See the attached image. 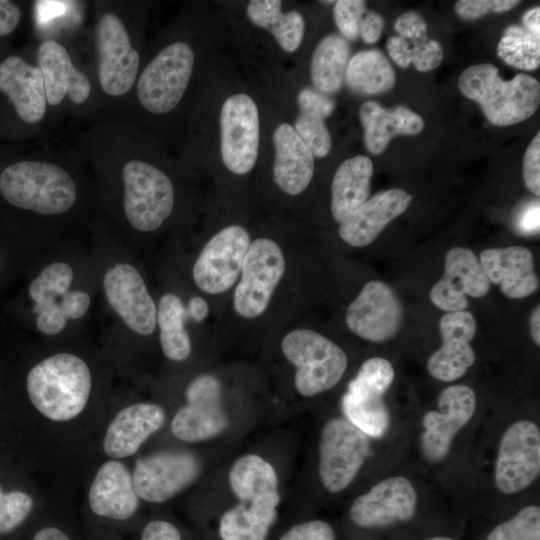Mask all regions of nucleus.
<instances>
[{
  "label": "nucleus",
  "instance_id": "nucleus-1",
  "mask_svg": "<svg viewBox=\"0 0 540 540\" xmlns=\"http://www.w3.org/2000/svg\"><path fill=\"white\" fill-rule=\"evenodd\" d=\"M458 87L467 98L478 103L486 119L496 126H510L532 116L540 103L538 80L517 74L505 81L492 64L469 66L460 75Z\"/></svg>",
  "mask_w": 540,
  "mask_h": 540
},
{
  "label": "nucleus",
  "instance_id": "nucleus-2",
  "mask_svg": "<svg viewBox=\"0 0 540 540\" xmlns=\"http://www.w3.org/2000/svg\"><path fill=\"white\" fill-rule=\"evenodd\" d=\"M91 374L78 356L59 353L35 365L27 375V392L34 407L53 421H67L85 408Z\"/></svg>",
  "mask_w": 540,
  "mask_h": 540
},
{
  "label": "nucleus",
  "instance_id": "nucleus-3",
  "mask_svg": "<svg viewBox=\"0 0 540 540\" xmlns=\"http://www.w3.org/2000/svg\"><path fill=\"white\" fill-rule=\"evenodd\" d=\"M0 193L11 205L43 215L60 214L76 200V185L61 167L39 161H21L0 175Z\"/></svg>",
  "mask_w": 540,
  "mask_h": 540
},
{
  "label": "nucleus",
  "instance_id": "nucleus-4",
  "mask_svg": "<svg viewBox=\"0 0 540 540\" xmlns=\"http://www.w3.org/2000/svg\"><path fill=\"white\" fill-rule=\"evenodd\" d=\"M281 349L288 361L296 366L295 387L303 396H314L332 388L347 368L345 352L310 329H296L286 334Z\"/></svg>",
  "mask_w": 540,
  "mask_h": 540
},
{
  "label": "nucleus",
  "instance_id": "nucleus-5",
  "mask_svg": "<svg viewBox=\"0 0 540 540\" xmlns=\"http://www.w3.org/2000/svg\"><path fill=\"white\" fill-rule=\"evenodd\" d=\"M122 178L129 223L142 232L158 229L174 205V189L168 176L149 163L132 160L124 165Z\"/></svg>",
  "mask_w": 540,
  "mask_h": 540
},
{
  "label": "nucleus",
  "instance_id": "nucleus-6",
  "mask_svg": "<svg viewBox=\"0 0 540 540\" xmlns=\"http://www.w3.org/2000/svg\"><path fill=\"white\" fill-rule=\"evenodd\" d=\"M394 376L393 366L387 359L370 358L361 365L342 398L346 419L367 436L379 438L388 429L390 417L383 395Z\"/></svg>",
  "mask_w": 540,
  "mask_h": 540
},
{
  "label": "nucleus",
  "instance_id": "nucleus-7",
  "mask_svg": "<svg viewBox=\"0 0 540 540\" xmlns=\"http://www.w3.org/2000/svg\"><path fill=\"white\" fill-rule=\"evenodd\" d=\"M194 53L184 42L161 50L146 66L137 84V96L151 113L163 114L177 106L188 86Z\"/></svg>",
  "mask_w": 540,
  "mask_h": 540
},
{
  "label": "nucleus",
  "instance_id": "nucleus-8",
  "mask_svg": "<svg viewBox=\"0 0 540 540\" xmlns=\"http://www.w3.org/2000/svg\"><path fill=\"white\" fill-rule=\"evenodd\" d=\"M370 452L368 436L346 418H333L322 429L319 444V476L331 493L346 489Z\"/></svg>",
  "mask_w": 540,
  "mask_h": 540
},
{
  "label": "nucleus",
  "instance_id": "nucleus-9",
  "mask_svg": "<svg viewBox=\"0 0 540 540\" xmlns=\"http://www.w3.org/2000/svg\"><path fill=\"white\" fill-rule=\"evenodd\" d=\"M284 271L285 258L275 241L257 238L251 242L234 292L235 311L244 318L263 314Z\"/></svg>",
  "mask_w": 540,
  "mask_h": 540
},
{
  "label": "nucleus",
  "instance_id": "nucleus-10",
  "mask_svg": "<svg viewBox=\"0 0 540 540\" xmlns=\"http://www.w3.org/2000/svg\"><path fill=\"white\" fill-rule=\"evenodd\" d=\"M540 472V431L529 420L510 425L504 432L495 461L496 487L504 494L528 488Z\"/></svg>",
  "mask_w": 540,
  "mask_h": 540
},
{
  "label": "nucleus",
  "instance_id": "nucleus-11",
  "mask_svg": "<svg viewBox=\"0 0 540 540\" xmlns=\"http://www.w3.org/2000/svg\"><path fill=\"white\" fill-rule=\"evenodd\" d=\"M221 157L234 174L248 173L259 149V113L254 100L238 93L225 100L220 112Z\"/></svg>",
  "mask_w": 540,
  "mask_h": 540
},
{
  "label": "nucleus",
  "instance_id": "nucleus-12",
  "mask_svg": "<svg viewBox=\"0 0 540 540\" xmlns=\"http://www.w3.org/2000/svg\"><path fill=\"white\" fill-rule=\"evenodd\" d=\"M250 236L239 225L225 227L203 247L193 267V280L208 294L227 291L241 273L250 245Z\"/></svg>",
  "mask_w": 540,
  "mask_h": 540
},
{
  "label": "nucleus",
  "instance_id": "nucleus-13",
  "mask_svg": "<svg viewBox=\"0 0 540 540\" xmlns=\"http://www.w3.org/2000/svg\"><path fill=\"white\" fill-rule=\"evenodd\" d=\"M199 459L188 452L163 451L136 460L132 479L139 498L165 502L195 482Z\"/></svg>",
  "mask_w": 540,
  "mask_h": 540
},
{
  "label": "nucleus",
  "instance_id": "nucleus-14",
  "mask_svg": "<svg viewBox=\"0 0 540 540\" xmlns=\"http://www.w3.org/2000/svg\"><path fill=\"white\" fill-rule=\"evenodd\" d=\"M98 79L110 96L126 94L135 83L140 56L118 16L104 14L97 25Z\"/></svg>",
  "mask_w": 540,
  "mask_h": 540
},
{
  "label": "nucleus",
  "instance_id": "nucleus-15",
  "mask_svg": "<svg viewBox=\"0 0 540 540\" xmlns=\"http://www.w3.org/2000/svg\"><path fill=\"white\" fill-rule=\"evenodd\" d=\"M438 407L439 411H429L422 419L420 447L430 462H439L449 454L455 435L475 412L476 396L469 386L452 385L440 393Z\"/></svg>",
  "mask_w": 540,
  "mask_h": 540
},
{
  "label": "nucleus",
  "instance_id": "nucleus-16",
  "mask_svg": "<svg viewBox=\"0 0 540 540\" xmlns=\"http://www.w3.org/2000/svg\"><path fill=\"white\" fill-rule=\"evenodd\" d=\"M417 492L403 476L386 478L352 503L349 516L358 527L385 528L413 519L417 510Z\"/></svg>",
  "mask_w": 540,
  "mask_h": 540
},
{
  "label": "nucleus",
  "instance_id": "nucleus-17",
  "mask_svg": "<svg viewBox=\"0 0 540 540\" xmlns=\"http://www.w3.org/2000/svg\"><path fill=\"white\" fill-rule=\"evenodd\" d=\"M187 405L174 416L172 433L185 442H200L222 433L228 424L221 404L219 381L211 375L195 378L186 390Z\"/></svg>",
  "mask_w": 540,
  "mask_h": 540
},
{
  "label": "nucleus",
  "instance_id": "nucleus-18",
  "mask_svg": "<svg viewBox=\"0 0 540 540\" xmlns=\"http://www.w3.org/2000/svg\"><path fill=\"white\" fill-rule=\"evenodd\" d=\"M402 306L395 291L380 281L364 285L346 311L348 328L370 342L394 337L402 324Z\"/></svg>",
  "mask_w": 540,
  "mask_h": 540
},
{
  "label": "nucleus",
  "instance_id": "nucleus-19",
  "mask_svg": "<svg viewBox=\"0 0 540 540\" xmlns=\"http://www.w3.org/2000/svg\"><path fill=\"white\" fill-rule=\"evenodd\" d=\"M103 287L108 303L131 330L140 335L153 333L157 309L135 267L116 264L105 273Z\"/></svg>",
  "mask_w": 540,
  "mask_h": 540
},
{
  "label": "nucleus",
  "instance_id": "nucleus-20",
  "mask_svg": "<svg viewBox=\"0 0 540 540\" xmlns=\"http://www.w3.org/2000/svg\"><path fill=\"white\" fill-rule=\"evenodd\" d=\"M490 284L474 252L454 247L446 254L444 275L432 287L430 299L441 310L462 311L469 304L466 295L481 298L488 293Z\"/></svg>",
  "mask_w": 540,
  "mask_h": 540
},
{
  "label": "nucleus",
  "instance_id": "nucleus-21",
  "mask_svg": "<svg viewBox=\"0 0 540 540\" xmlns=\"http://www.w3.org/2000/svg\"><path fill=\"white\" fill-rule=\"evenodd\" d=\"M474 316L466 310L448 312L442 316L439 329L442 338L440 348L427 362L429 374L440 381L451 382L462 377L475 362L470 345L476 333Z\"/></svg>",
  "mask_w": 540,
  "mask_h": 540
},
{
  "label": "nucleus",
  "instance_id": "nucleus-22",
  "mask_svg": "<svg viewBox=\"0 0 540 540\" xmlns=\"http://www.w3.org/2000/svg\"><path fill=\"white\" fill-rule=\"evenodd\" d=\"M412 199V195L398 188L375 194L340 223L341 239L358 248L371 244L388 223L408 208Z\"/></svg>",
  "mask_w": 540,
  "mask_h": 540
},
{
  "label": "nucleus",
  "instance_id": "nucleus-23",
  "mask_svg": "<svg viewBox=\"0 0 540 540\" xmlns=\"http://www.w3.org/2000/svg\"><path fill=\"white\" fill-rule=\"evenodd\" d=\"M91 511L104 518L125 521L139 506L130 471L119 461L105 462L98 470L89 490Z\"/></svg>",
  "mask_w": 540,
  "mask_h": 540
},
{
  "label": "nucleus",
  "instance_id": "nucleus-24",
  "mask_svg": "<svg viewBox=\"0 0 540 540\" xmlns=\"http://www.w3.org/2000/svg\"><path fill=\"white\" fill-rule=\"evenodd\" d=\"M480 263L490 282L512 299L525 298L538 288L534 258L522 246L490 248L480 254Z\"/></svg>",
  "mask_w": 540,
  "mask_h": 540
},
{
  "label": "nucleus",
  "instance_id": "nucleus-25",
  "mask_svg": "<svg viewBox=\"0 0 540 540\" xmlns=\"http://www.w3.org/2000/svg\"><path fill=\"white\" fill-rule=\"evenodd\" d=\"M164 422L165 412L159 405L136 403L125 407L107 428L104 452L115 459L131 456Z\"/></svg>",
  "mask_w": 540,
  "mask_h": 540
},
{
  "label": "nucleus",
  "instance_id": "nucleus-26",
  "mask_svg": "<svg viewBox=\"0 0 540 540\" xmlns=\"http://www.w3.org/2000/svg\"><path fill=\"white\" fill-rule=\"evenodd\" d=\"M46 100L52 106L60 104L68 94L75 104H82L91 92L88 78L72 63L64 46L53 40L40 44L37 51Z\"/></svg>",
  "mask_w": 540,
  "mask_h": 540
},
{
  "label": "nucleus",
  "instance_id": "nucleus-27",
  "mask_svg": "<svg viewBox=\"0 0 540 540\" xmlns=\"http://www.w3.org/2000/svg\"><path fill=\"white\" fill-rule=\"evenodd\" d=\"M0 91L9 97L24 122L34 124L44 117L47 100L38 67L18 56L6 58L0 64Z\"/></svg>",
  "mask_w": 540,
  "mask_h": 540
},
{
  "label": "nucleus",
  "instance_id": "nucleus-28",
  "mask_svg": "<svg viewBox=\"0 0 540 540\" xmlns=\"http://www.w3.org/2000/svg\"><path fill=\"white\" fill-rule=\"evenodd\" d=\"M275 158L273 179L282 191L298 195L310 184L314 156L293 126L282 123L273 133Z\"/></svg>",
  "mask_w": 540,
  "mask_h": 540
},
{
  "label": "nucleus",
  "instance_id": "nucleus-29",
  "mask_svg": "<svg viewBox=\"0 0 540 540\" xmlns=\"http://www.w3.org/2000/svg\"><path fill=\"white\" fill-rule=\"evenodd\" d=\"M359 118L364 128L366 149L381 154L390 140L399 135H416L424 128L422 117L404 106L385 109L374 101L362 104Z\"/></svg>",
  "mask_w": 540,
  "mask_h": 540
},
{
  "label": "nucleus",
  "instance_id": "nucleus-30",
  "mask_svg": "<svg viewBox=\"0 0 540 540\" xmlns=\"http://www.w3.org/2000/svg\"><path fill=\"white\" fill-rule=\"evenodd\" d=\"M229 483L239 502L278 507V478L273 466L258 455L240 457L229 472Z\"/></svg>",
  "mask_w": 540,
  "mask_h": 540
},
{
  "label": "nucleus",
  "instance_id": "nucleus-31",
  "mask_svg": "<svg viewBox=\"0 0 540 540\" xmlns=\"http://www.w3.org/2000/svg\"><path fill=\"white\" fill-rule=\"evenodd\" d=\"M373 163L364 155L345 160L336 170L331 186V212L341 223L369 196Z\"/></svg>",
  "mask_w": 540,
  "mask_h": 540
},
{
  "label": "nucleus",
  "instance_id": "nucleus-32",
  "mask_svg": "<svg viewBox=\"0 0 540 540\" xmlns=\"http://www.w3.org/2000/svg\"><path fill=\"white\" fill-rule=\"evenodd\" d=\"M300 113L294 129L313 156L323 158L331 149V137L325 119L333 112L335 103L325 94L310 88L298 94Z\"/></svg>",
  "mask_w": 540,
  "mask_h": 540
},
{
  "label": "nucleus",
  "instance_id": "nucleus-33",
  "mask_svg": "<svg viewBox=\"0 0 540 540\" xmlns=\"http://www.w3.org/2000/svg\"><path fill=\"white\" fill-rule=\"evenodd\" d=\"M277 517L275 506L239 502L220 517L218 535L221 540H267Z\"/></svg>",
  "mask_w": 540,
  "mask_h": 540
},
{
  "label": "nucleus",
  "instance_id": "nucleus-34",
  "mask_svg": "<svg viewBox=\"0 0 540 540\" xmlns=\"http://www.w3.org/2000/svg\"><path fill=\"white\" fill-rule=\"evenodd\" d=\"M345 79L348 87L355 93L376 95L393 88L395 72L380 50H363L349 60Z\"/></svg>",
  "mask_w": 540,
  "mask_h": 540
},
{
  "label": "nucleus",
  "instance_id": "nucleus-35",
  "mask_svg": "<svg viewBox=\"0 0 540 540\" xmlns=\"http://www.w3.org/2000/svg\"><path fill=\"white\" fill-rule=\"evenodd\" d=\"M350 46L338 34H330L316 46L310 64L311 79L323 94L337 92L342 86L349 62Z\"/></svg>",
  "mask_w": 540,
  "mask_h": 540
},
{
  "label": "nucleus",
  "instance_id": "nucleus-36",
  "mask_svg": "<svg viewBox=\"0 0 540 540\" xmlns=\"http://www.w3.org/2000/svg\"><path fill=\"white\" fill-rule=\"evenodd\" d=\"M247 15L256 26L271 32L284 51L294 52L304 35V19L297 11L281 12L279 0H252Z\"/></svg>",
  "mask_w": 540,
  "mask_h": 540
},
{
  "label": "nucleus",
  "instance_id": "nucleus-37",
  "mask_svg": "<svg viewBox=\"0 0 540 540\" xmlns=\"http://www.w3.org/2000/svg\"><path fill=\"white\" fill-rule=\"evenodd\" d=\"M186 318V308L177 295L167 293L160 298L157 309L160 344L164 355L174 361H183L191 353V341L184 326Z\"/></svg>",
  "mask_w": 540,
  "mask_h": 540
},
{
  "label": "nucleus",
  "instance_id": "nucleus-38",
  "mask_svg": "<svg viewBox=\"0 0 540 540\" xmlns=\"http://www.w3.org/2000/svg\"><path fill=\"white\" fill-rule=\"evenodd\" d=\"M386 48L392 60L401 68L413 64L420 72L435 69L443 59L440 43L428 36L408 40L400 36H391L386 42Z\"/></svg>",
  "mask_w": 540,
  "mask_h": 540
},
{
  "label": "nucleus",
  "instance_id": "nucleus-39",
  "mask_svg": "<svg viewBox=\"0 0 540 540\" xmlns=\"http://www.w3.org/2000/svg\"><path fill=\"white\" fill-rule=\"evenodd\" d=\"M497 55L514 68L534 70L540 65V37L521 26H509L497 45Z\"/></svg>",
  "mask_w": 540,
  "mask_h": 540
},
{
  "label": "nucleus",
  "instance_id": "nucleus-40",
  "mask_svg": "<svg viewBox=\"0 0 540 540\" xmlns=\"http://www.w3.org/2000/svg\"><path fill=\"white\" fill-rule=\"evenodd\" d=\"M72 279L73 270L67 263L55 262L45 267L29 285V295L35 303L33 311L38 314L55 303L58 296L68 291Z\"/></svg>",
  "mask_w": 540,
  "mask_h": 540
},
{
  "label": "nucleus",
  "instance_id": "nucleus-41",
  "mask_svg": "<svg viewBox=\"0 0 540 540\" xmlns=\"http://www.w3.org/2000/svg\"><path fill=\"white\" fill-rule=\"evenodd\" d=\"M486 540H540V508L529 505L497 524Z\"/></svg>",
  "mask_w": 540,
  "mask_h": 540
},
{
  "label": "nucleus",
  "instance_id": "nucleus-42",
  "mask_svg": "<svg viewBox=\"0 0 540 540\" xmlns=\"http://www.w3.org/2000/svg\"><path fill=\"white\" fill-rule=\"evenodd\" d=\"M33 499L21 491L4 492L0 487V535L17 529L30 515Z\"/></svg>",
  "mask_w": 540,
  "mask_h": 540
},
{
  "label": "nucleus",
  "instance_id": "nucleus-43",
  "mask_svg": "<svg viewBox=\"0 0 540 540\" xmlns=\"http://www.w3.org/2000/svg\"><path fill=\"white\" fill-rule=\"evenodd\" d=\"M335 23L345 39L359 37L361 20L366 13V2L362 0H339L334 5Z\"/></svg>",
  "mask_w": 540,
  "mask_h": 540
},
{
  "label": "nucleus",
  "instance_id": "nucleus-44",
  "mask_svg": "<svg viewBox=\"0 0 540 540\" xmlns=\"http://www.w3.org/2000/svg\"><path fill=\"white\" fill-rule=\"evenodd\" d=\"M518 4V0H459L455 4V11L462 19L475 20L491 12L508 11Z\"/></svg>",
  "mask_w": 540,
  "mask_h": 540
},
{
  "label": "nucleus",
  "instance_id": "nucleus-45",
  "mask_svg": "<svg viewBox=\"0 0 540 540\" xmlns=\"http://www.w3.org/2000/svg\"><path fill=\"white\" fill-rule=\"evenodd\" d=\"M278 540H336V533L326 521L314 519L295 524Z\"/></svg>",
  "mask_w": 540,
  "mask_h": 540
},
{
  "label": "nucleus",
  "instance_id": "nucleus-46",
  "mask_svg": "<svg viewBox=\"0 0 540 540\" xmlns=\"http://www.w3.org/2000/svg\"><path fill=\"white\" fill-rule=\"evenodd\" d=\"M523 178L527 189L540 195V133H537L526 149L523 161Z\"/></svg>",
  "mask_w": 540,
  "mask_h": 540
},
{
  "label": "nucleus",
  "instance_id": "nucleus-47",
  "mask_svg": "<svg viewBox=\"0 0 540 540\" xmlns=\"http://www.w3.org/2000/svg\"><path fill=\"white\" fill-rule=\"evenodd\" d=\"M395 30L400 37L408 40L426 37L427 25L416 12L408 11L401 14L395 21Z\"/></svg>",
  "mask_w": 540,
  "mask_h": 540
},
{
  "label": "nucleus",
  "instance_id": "nucleus-48",
  "mask_svg": "<svg viewBox=\"0 0 540 540\" xmlns=\"http://www.w3.org/2000/svg\"><path fill=\"white\" fill-rule=\"evenodd\" d=\"M67 318L63 315L59 304L53 303L43 308L36 319V326L46 335H56L66 326Z\"/></svg>",
  "mask_w": 540,
  "mask_h": 540
},
{
  "label": "nucleus",
  "instance_id": "nucleus-49",
  "mask_svg": "<svg viewBox=\"0 0 540 540\" xmlns=\"http://www.w3.org/2000/svg\"><path fill=\"white\" fill-rule=\"evenodd\" d=\"M90 305V296L80 290L67 291L62 295L59 307L67 319H79L85 315Z\"/></svg>",
  "mask_w": 540,
  "mask_h": 540
},
{
  "label": "nucleus",
  "instance_id": "nucleus-50",
  "mask_svg": "<svg viewBox=\"0 0 540 540\" xmlns=\"http://www.w3.org/2000/svg\"><path fill=\"white\" fill-rule=\"evenodd\" d=\"M140 540H182V534L171 522L155 519L143 527Z\"/></svg>",
  "mask_w": 540,
  "mask_h": 540
},
{
  "label": "nucleus",
  "instance_id": "nucleus-51",
  "mask_svg": "<svg viewBox=\"0 0 540 540\" xmlns=\"http://www.w3.org/2000/svg\"><path fill=\"white\" fill-rule=\"evenodd\" d=\"M384 28V19L375 11H366L359 28V36L367 44H373L379 40Z\"/></svg>",
  "mask_w": 540,
  "mask_h": 540
},
{
  "label": "nucleus",
  "instance_id": "nucleus-52",
  "mask_svg": "<svg viewBox=\"0 0 540 540\" xmlns=\"http://www.w3.org/2000/svg\"><path fill=\"white\" fill-rule=\"evenodd\" d=\"M21 17L20 8L7 0H0V36L11 33Z\"/></svg>",
  "mask_w": 540,
  "mask_h": 540
},
{
  "label": "nucleus",
  "instance_id": "nucleus-53",
  "mask_svg": "<svg viewBox=\"0 0 540 540\" xmlns=\"http://www.w3.org/2000/svg\"><path fill=\"white\" fill-rule=\"evenodd\" d=\"M520 230L525 233H535L539 231V201L528 205L521 213L518 221Z\"/></svg>",
  "mask_w": 540,
  "mask_h": 540
},
{
  "label": "nucleus",
  "instance_id": "nucleus-54",
  "mask_svg": "<svg viewBox=\"0 0 540 540\" xmlns=\"http://www.w3.org/2000/svg\"><path fill=\"white\" fill-rule=\"evenodd\" d=\"M208 312V304L203 298L193 296L189 300L188 308L186 309L187 317H190L195 322H201L207 317Z\"/></svg>",
  "mask_w": 540,
  "mask_h": 540
},
{
  "label": "nucleus",
  "instance_id": "nucleus-55",
  "mask_svg": "<svg viewBox=\"0 0 540 540\" xmlns=\"http://www.w3.org/2000/svg\"><path fill=\"white\" fill-rule=\"evenodd\" d=\"M523 28L531 34L540 37V7L526 11L522 17Z\"/></svg>",
  "mask_w": 540,
  "mask_h": 540
},
{
  "label": "nucleus",
  "instance_id": "nucleus-56",
  "mask_svg": "<svg viewBox=\"0 0 540 540\" xmlns=\"http://www.w3.org/2000/svg\"><path fill=\"white\" fill-rule=\"evenodd\" d=\"M30 540H71V538L56 526H45L40 528Z\"/></svg>",
  "mask_w": 540,
  "mask_h": 540
},
{
  "label": "nucleus",
  "instance_id": "nucleus-57",
  "mask_svg": "<svg viewBox=\"0 0 540 540\" xmlns=\"http://www.w3.org/2000/svg\"><path fill=\"white\" fill-rule=\"evenodd\" d=\"M529 324H530V332H531L532 339L535 342V344L539 346L540 345V308H539V305H537L533 309L530 315Z\"/></svg>",
  "mask_w": 540,
  "mask_h": 540
},
{
  "label": "nucleus",
  "instance_id": "nucleus-58",
  "mask_svg": "<svg viewBox=\"0 0 540 540\" xmlns=\"http://www.w3.org/2000/svg\"><path fill=\"white\" fill-rule=\"evenodd\" d=\"M425 540H455L451 537H448V536H432V537H429Z\"/></svg>",
  "mask_w": 540,
  "mask_h": 540
}]
</instances>
